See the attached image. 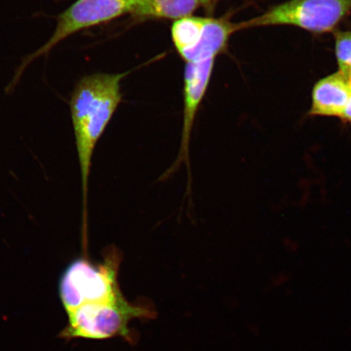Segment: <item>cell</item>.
<instances>
[{"instance_id":"cell-6","label":"cell","mask_w":351,"mask_h":351,"mask_svg":"<svg viewBox=\"0 0 351 351\" xmlns=\"http://www.w3.org/2000/svg\"><path fill=\"white\" fill-rule=\"evenodd\" d=\"M215 60L210 59L200 62L186 63L184 72L183 86V126L181 148L178 160L172 168L165 176L175 172L180 165L189 164L190 158V142L193 126H194L197 112L202 101L207 92L210 77H212Z\"/></svg>"},{"instance_id":"cell-8","label":"cell","mask_w":351,"mask_h":351,"mask_svg":"<svg viewBox=\"0 0 351 351\" xmlns=\"http://www.w3.org/2000/svg\"><path fill=\"white\" fill-rule=\"evenodd\" d=\"M200 0H137L131 15L137 20L178 21L193 15Z\"/></svg>"},{"instance_id":"cell-10","label":"cell","mask_w":351,"mask_h":351,"mask_svg":"<svg viewBox=\"0 0 351 351\" xmlns=\"http://www.w3.org/2000/svg\"><path fill=\"white\" fill-rule=\"evenodd\" d=\"M340 119L345 123H350L351 124V96Z\"/></svg>"},{"instance_id":"cell-11","label":"cell","mask_w":351,"mask_h":351,"mask_svg":"<svg viewBox=\"0 0 351 351\" xmlns=\"http://www.w3.org/2000/svg\"><path fill=\"white\" fill-rule=\"evenodd\" d=\"M213 1L214 0H200L202 5L203 6H209Z\"/></svg>"},{"instance_id":"cell-12","label":"cell","mask_w":351,"mask_h":351,"mask_svg":"<svg viewBox=\"0 0 351 351\" xmlns=\"http://www.w3.org/2000/svg\"><path fill=\"white\" fill-rule=\"evenodd\" d=\"M348 80H349L350 86V88H351V74H350V76L348 78Z\"/></svg>"},{"instance_id":"cell-1","label":"cell","mask_w":351,"mask_h":351,"mask_svg":"<svg viewBox=\"0 0 351 351\" xmlns=\"http://www.w3.org/2000/svg\"><path fill=\"white\" fill-rule=\"evenodd\" d=\"M126 75L123 73H99L83 77L74 86L70 98V113L82 173L85 229L92 156L96 144L121 103V82Z\"/></svg>"},{"instance_id":"cell-7","label":"cell","mask_w":351,"mask_h":351,"mask_svg":"<svg viewBox=\"0 0 351 351\" xmlns=\"http://www.w3.org/2000/svg\"><path fill=\"white\" fill-rule=\"evenodd\" d=\"M351 96L348 78L337 72L315 83L311 116L341 117Z\"/></svg>"},{"instance_id":"cell-5","label":"cell","mask_w":351,"mask_h":351,"mask_svg":"<svg viewBox=\"0 0 351 351\" xmlns=\"http://www.w3.org/2000/svg\"><path fill=\"white\" fill-rule=\"evenodd\" d=\"M137 0H76L56 17L53 34L38 50L21 63L12 83L19 81L25 69L39 57L47 56L61 42L87 29L130 14Z\"/></svg>"},{"instance_id":"cell-4","label":"cell","mask_w":351,"mask_h":351,"mask_svg":"<svg viewBox=\"0 0 351 351\" xmlns=\"http://www.w3.org/2000/svg\"><path fill=\"white\" fill-rule=\"evenodd\" d=\"M153 313L147 307L132 304L125 298L115 302L87 304L68 313L69 324L62 335L66 339H107L121 336L131 341L129 328L131 320L150 318Z\"/></svg>"},{"instance_id":"cell-2","label":"cell","mask_w":351,"mask_h":351,"mask_svg":"<svg viewBox=\"0 0 351 351\" xmlns=\"http://www.w3.org/2000/svg\"><path fill=\"white\" fill-rule=\"evenodd\" d=\"M121 262V254L112 249L99 265L85 258L70 263L59 284L60 300L67 313L82 305L115 302L125 298L117 279Z\"/></svg>"},{"instance_id":"cell-9","label":"cell","mask_w":351,"mask_h":351,"mask_svg":"<svg viewBox=\"0 0 351 351\" xmlns=\"http://www.w3.org/2000/svg\"><path fill=\"white\" fill-rule=\"evenodd\" d=\"M335 38L339 72L349 78L351 74V29L346 32L337 30Z\"/></svg>"},{"instance_id":"cell-3","label":"cell","mask_w":351,"mask_h":351,"mask_svg":"<svg viewBox=\"0 0 351 351\" xmlns=\"http://www.w3.org/2000/svg\"><path fill=\"white\" fill-rule=\"evenodd\" d=\"M351 12V0H289L238 23V30L293 25L315 34L332 32Z\"/></svg>"}]
</instances>
